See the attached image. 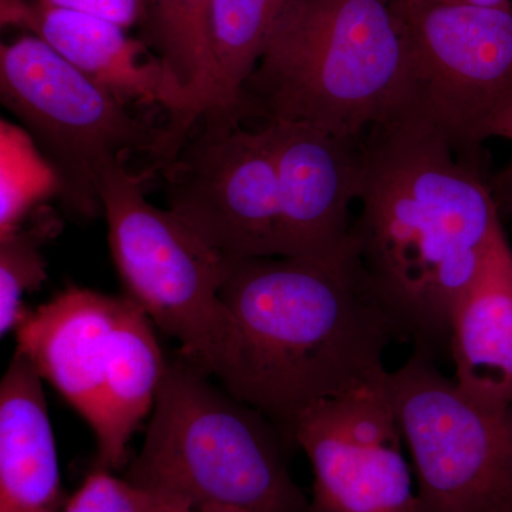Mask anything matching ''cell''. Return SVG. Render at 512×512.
Masks as SVG:
<instances>
[{"mask_svg": "<svg viewBox=\"0 0 512 512\" xmlns=\"http://www.w3.org/2000/svg\"><path fill=\"white\" fill-rule=\"evenodd\" d=\"M362 136L353 251L417 348L448 353L457 303L504 235L473 160L423 121L393 114Z\"/></svg>", "mask_w": 512, "mask_h": 512, "instance_id": "obj_1", "label": "cell"}, {"mask_svg": "<svg viewBox=\"0 0 512 512\" xmlns=\"http://www.w3.org/2000/svg\"><path fill=\"white\" fill-rule=\"evenodd\" d=\"M221 299L237 333L224 387L291 444L308 407L382 375L386 350L406 339L355 256L229 261Z\"/></svg>", "mask_w": 512, "mask_h": 512, "instance_id": "obj_2", "label": "cell"}, {"mask_svg": "<svg viewBox=\"0 0 512 512\" xmlns=\"http://www.w3.org/2000/svg\"><path fill=\"white\" fill-rule=\"evenodd\" d=\"M406 47L393 0H292L242 87L249 121L360 137L399 109Z\"/></svg>", "mask_w": 512, "mask_h": 512, "instance_id": "obj_3", "label": "cell"}, {"mask_svg": "<svg viewBox=\"0 0 512 512\" xmlns=\"http://www.w3.org/2000/svg\"><path fill=\"white\" fill-rule=\"evenodd\" d=\"M187 357L165 365L130 483L204 507L312 512L285 460L288 439Z\"/></svg>", "mask_w": 512, "mask_h": 512, "instance_id": "obj_4", "label": "cell"}, {"mask_svg": "<svg viewBox=\"0 0 512 512\" xmlns=\"http://www.w3.org/2000/svg\"><path fill=\"white\" fill-rule=\"evenodd\" d=\"M124 161L100 175L101 207L127 298L180 342L187 357L224 386L234 359V320L221 299L229 261L173 211L147 200Z\"/></svg>", "mask_w": 512, "mask_h": 512, "instance_id": "obj_5", "label": "cell"}, {"mask_svg": "<svg viewBox=\"0 0 512 512\" xmlns=\"http://www.w3.org/2000/svg\"><path fill=\"white\" fill-rule=\"evenodd\" d=\"M0 99L55 165L60 198L83 217L103 212L99 183L107 165L143 156L161 171L191 133L168 120L158 126L134 116L35 35L0 47Z\"/></svg>", "mask_w": 512, "mask_h": 512, "instance_id": "obj_6", "label": "cell"}, {"mask_svg": "<svg viewBox=\"0 0 512 512\" xmlns=\"http://www.w3.org/2000/svg\"><path fill=\"white\" fill-rule=\"evenodd\" d=\"M393 5L406 47L402 99L394 114L423 121L458 156L474 161L512 113V3Z\"/></svg>", "mask_w": 512, "mask_h": 512, "instance_id": "obj_7", "label": "cell"}, {"mask_svg": "<svg viewBox=\"0 0 512 512\" xmlns=\"http://www.w3.org/2000/svg\"><path fill=\"white\" fill-rule=\"evenodd\" d=\"M389 386L417 477L414 512H512V404L471 399L420 348Z\"/></svg>", "mask_w": 512, "mask_h": 512, "instance_id": "obj_8", "label": "cell"}, {"mask_svg": "<svg viewBox=\"0 0 512 512\" xmlns=\"http://www.w3.org/2000/svg\"><path fill=\"white\" fill-rule=\"evenodd\" d=\"M241 103L202 111L177 157L161 170L168 210L227 261L278 256V183L264 124Z\"/></svg>", "mask_w": 512, "mask_h": 512, "instance_id": "obj_9", "label": "cell"}, {"mask_svg": "<svg viewBox=\"0 0 512 512\" xmlns=\"http://www.w3.org/2000/svg\"><path fill=\"white\" fill-rule=\"evenodd\" d=\"M293 443L311 463L312 512L416 511L389 370L308 407Z\"/></svg>", "mask_w": 512, "mask_h": 512, "instance_id": "obj_10", "label": "cell"}, {"mask_svg": "<svg viewBox=\"0 0 512 512\" xmlns=\"http://www.w3.org/2000/svg\"><path fill=\"white\" fill-rule=\"evenodd\" d=\"M264 124L278 183V256L345 261L353 258L350 208L362 174V136L305 121Z\"/></svg>", "mask_w": 512, "mask_h": 512, "instance_id": "obj_11", "label": "cell"}, {"mask_svg": "<svg viewBox=\"0 0 512 512\" xmlns=\"http://www.w3.org/2000/svg\"><path fill=\"white\" fill-rule=\"evenodd\" d=\"M5 25L28 29L67 62L109 90L121 103L157 106L175 126L192 128L201 107L160 56H153L126 29L74 10L13 0Z\"/></svg>", "mask_w": 512, "mask_h": 512, "instance_id": "obj_12", "label": "cell"}, {"mask_svg": "<svg viewBox=\"0 0 512 512\" xmlns=\"http://www.w3.org/2000/svg\"><path fill=\"white\" fill-rule=\"evenodd\" d=\"M124 298L73 288L26 312L16 328L20 355L90 427L99 413L114 329Z\"/></svg>", "mask_w": 512, "mask_h": 512, "instance_id": "obj_13", "label": "cell"}, {"mask_svg": "<svg viewBox=\"0 0 512 512\" xmlns=\"http://www.w3.org/2000/svg\"><path fill=\"white\" fill-rule=\"evenodd\" d=\"M461 390L484 406L512 404V248L501 235L451 318L450 348Z\"/></svg>", "mask_w": 512, "mask_h": 512, "instance_id": "obj_14", "label": "cell"}, {"mask_svg": "<svg viewBox=\"0 0 512 512\" xmlns=\"http://www.w3.org/2000/svg\"><path fill=\"white\" fill-rule=\"evenodd\" d=\"M42 377L16 352L0 383V512H63Z\"/></svg>", "mask_w": 512, "mask_h": 512, "instance_id": "obj_15", "label": "cell"}, {"mask_svg": "<svg viewBox=\"0 0 512 512\" xmlns=\"http://www.w3.org/2000/svg\"><path fill=\"white\" fill-rule=\"evenodd\" d=\"M165 365L150 318L126 296L92 426L97 440L96 468L113 471L124 466L128 441L156 403Z\"/></svg>", "mask_w": 512, "mask_h": 512, "instance_id": "obj_16", "label": "cell"}, {"mask_svg": "<svg viewBox=\"0 0 512 512\" xmlns=\"http://www.w3.org/2000/svg\"><path fill=\"white\" fill-rule=\"evenodd\" d=\"M212 0H144V20L158 56L204 111L215 103Z\"/></svg>", "mask_w": 512, "mask_h": 512, "instance_id": "obj_17", "label": "cell"}, {"mask_svg": "<svg viewBox=\"0 0 512 512\" xmlns=\"http://www.w3.org/2000/svg\"><path fill=\"white\" fill-rule=\"evenodd\" d=\"M285 0H212L211 32L215 60V104L241 101L266 39Z\"/></svg>", "mask_w": 512, "mask_h": 512, "instance_id": "obj_18", "label": "cell"}, {"mask_svg": "<svg viewBox=\"0 0 512 512\" xmlns=\"http://www.w3.org/2000/svg\"><path fill=\"white\" fill-rule=\"evenodd\" d=\"M62 192L55 165L28 131L0 120V238L18 231L40 205Z\"/></svg>", "mask_w": 512, "mask_h": 512, "instance_id": "obj_19", "label": "cell"}, {"mask_svg": "<svg viewBox=\"0 0 512 512\" xmlns=\"http://www.w3.org/2000/svg\"><path fill=\"white\" fill-rule=\"evenodd\" d=\"M59 229L55 215L40 210L30 228L0 238V333L2 336L18 328L28 309L23 296L45 282L47 271L43 258V242Z\"/></svg>", "mask_w": 512, "mask_h": 512, "instance_id": "obj_20", "label": "cell"}, {"mask_svg": "<svg viewBox=\"0 0 512 512\" xmlns=\"http://www.w3.org/2000/svg\"><path fill=\"white\" fill-rule=\"evenodd\" d=\"M184 501L138 487L111 471L94 468L63 512H187Z\"/></svg>", "mask_w": 512, "mask_h": 512, "instance_id": "obj_21", "label": "cell"}, {"mask_svg": "<svg viewBox=\"0 0 512 512\" xmlns=\"http://www.w3.org/2000/svg\"><path fill=\"white\" fill-rule=\"evenodd\" d=\"M52 8L74 10L128 29L144 19V0H37Z\"/></svg>", "mask_w": 512, "mask_h": 512, "instance_id": "obj_22", "label": "cell"}, {"mask_svg": "<svg viewBox=\"0 0 512 512\" xmlns=\"http://www.w3.org/2000/svg\"><path fill=\"white\" fill-rule=\"evenodd\" d=\"M498 137L507 138V140L512 141V113L505 119L503 126L500 128V133H498Z\"/></svg>", "mask_w": 512, "mask_h": 512, "instance_id": "obj_23", "label": "cell"}, {"mask_svg": "<svg viewBox=\"0 0 512 512\" xmlns=\"http://www.w3.org/2000/svg\"><path fill=\"white\" fill-rule=\"evenodd\" d=\"M187 512H247L241 510H235V508H224V507H204L198 508V510H191Z\"/></svg>", "mask_w": 512, "mask_h": 512, "instance_id": "obj_24", "label": "cell"}]
</instances>
